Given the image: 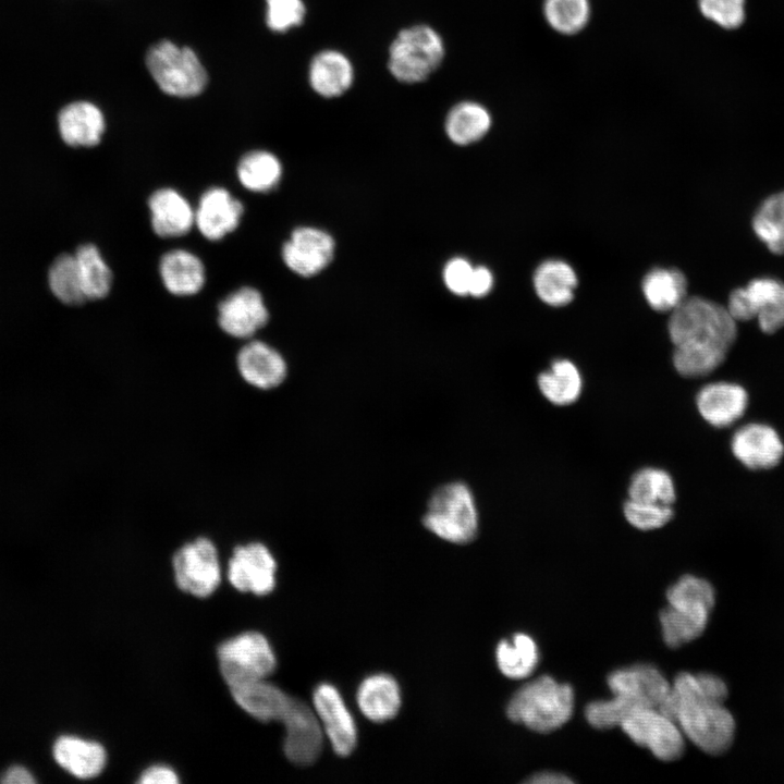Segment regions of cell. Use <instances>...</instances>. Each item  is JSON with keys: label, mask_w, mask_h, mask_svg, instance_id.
I'll list each match as a JSON object with an SVG mask.
<instances>
[{"label": "cell", "mask_w": 784, "mask_h": 784, "mask_svg": "<svg viewBox=\"0 0 784 784\" xmlns=\"http://www.w3.org/2000/svg\"><path fill=\"white\" fill-rule=\"evenodd\" d=\"M151 226L161 237L185 235L195 224V211L186 198L173 188H160L148 200Z\"/></svg>", "instance_id": "603a6c76"}, {"label": "cell", "mask_w": 784, "mask_h": 784, "mask_svg": "<svg viewBox=\"0 0 784 784\" xmlns=\"http://www.w3.org/2000/svg\"><path fill=\"white\" fill-rule=\"evenodd\" d=\"M218 322L223 332L237 339H248L269 320L261 294L244 286L228 295L218 306Z\"/></svg>", "instance_id": "e0dca14e"}, {"label": "cell", "mask_w": 784, "mask_h": 784, "mask_svg": "<svg viewBox=\"0 0 784 784\" xmlns=\"http://www.w3.org/2000/svg\"><path fill=\"white\" fill-rule=\"evenodd\" d=\"M756 235L774 254H784V192L768 197L752 219Z\"/></svg>", "instance_id": "74e56055"}, {"label": "cell", "mask_w": 784, "mask_h": 784, "mask_svg": "<svg viewBox=\"0 0 784 784\" xmlns=\"http://www.w3.org/2000/svg\"><path fill=\"white\" fill-rule=\"evenodd\" d=\"M725 682L712 673H678L662 706L684 736L709 755H721L733 743L735 720L724 706Z\"/></svg>", "instance_id": "7a4b0ae2"}, {"label": "cell", "mask_w": 784, "mask_h": 784, "mask_svg": "<svg viewBox=\"0 0 784 784\" xmlns=\"http://www.w3.org/2000/svg\"><path fill=\"white\" fill-rule=\"evenodd\" d=\"M649 305L658 311H672L687 297V281L677 269H652L642 281Z\"/></svg>", "instance_id": "d6a6232c"}, {"label": "cell", "mask_w": 784, "mask_h": 784, "mask_svg": "<svg viewBox=\"0 0 784 784\" xmlns=\"http://www.w3.org/2000/svg\"><path fill=\"white\" fill-rule=\"evenodd\" d=\"M497 665L501 673L512 679L528 677L539 663V649L534 638L516 633L501 640L495 649Z\"/></svg>", "instance_id": "f546056e"}, {"label": "cell", "mask_w": 784, "mask_h": 784, "mask_svg": "<svg viewBox=\"0 0 784 784\" xmlns=\"http://www.w3.org/2000/svg\"><path fill=\"white\" fill-rule=\"evenodd\" d=\"M179 782L176 772L162 764L147 768L138 779V783L142 784H177Z\"/></svg>", "instance_id": "ee69618b"}, {"label": "cell", "mask_w": 784, "mask_h": 784, "mask_svg": "<svg viewBox=\"0 0 784 784\" xmlns=\"http://www.w3.org/2000/svg\"><path fill=\"white\" fill-rule=\"evenodd\" d=\"M667 605L660 611L662 637L670 648H678L705 632L715 603L709 581L684 575L666 590Z\"/></svg>", "instance_id": "3957f363"}, {"label": "cell", "mask_w": 784, "mask_h": 784, "mask_svg": "<svg viewBox=\"0 0 784 784\" xmlns=\"http://www.w3.org/2000/svg\"><path fill=\"white\" fill-rule=\"evenodd\" d=\"M736 321L757 319L760 329L773 333L784 327V283L759 278L734 290L726 306Z\"/></svg>", "instance_id": "30bf717a"}, {"label": "cell", "mask_w": 784, "mask_h": 784, "mask_svg": "<svg viewBox=\"0 0 784 784\" xmlns=\"http://www.w3.org/2000/svg\"><path fill=\"white\" fill-rule=\"evenodd\" d=\"M314 710L338 756H350L357 744V727L342 695L331 684H319L313 695Z\"/></svg>", "instance_id": "9a60e30c"}, {"label": "cell", "mask_w": 784, "mask_h": 784, "mask_svg": "<svg viewBox=\"0 0 784 784\" xmlns=\"http://www.w3.org/2000/svg\"><path fill=\"white\" fill-rule=\"evenodd\" d=\"M607 683L613 694L608 702L621 722L634 710L660 709L671 690V683L650 663L616 669L609 674Z\"/></svg>", "instance_id": "ba28073f"}, {"label": "cell", "mask_w": 784, "mask_h": 784, "mask_svg": "<svg viewBox=\"0 0 784 784\" xmlns=\"http://www.w3.org/2000/svg\"><path fill=\"white\" fill-rule=\"evenodd\" d=\"M543 15L555 32L574 35L587 25L590 3L589 0H544Z\"/></svg>", "instance_id": "f35d334b"}, {"label": "cell", "mask_w": 784, "mask_h": 784, "mask_svg": "<svg viewBox=\"0 0 784 784\" xmlns=\"http://www.w3.org/2000/svg\"><path fill=\"white\" fill-rule=\"evenodd\" d=\"M241 184L252 192L265 193L273 189L282 176L280 160L266 150H254L244 155L237 164Z\"/></svg>", "instance_id": "836d02e7"}, {"label": "cell", "mask_w": 784, "mask_h": 784, "mask_svg": "<svg viewBox=\"0 0 784 784\" xmlns=\"http://www.w3.org/2000/svg\"><path fill=\"white\" fill-rule=\"evenodd\" d=\"M574 690L550 675H541L523 685L510 699L507 718L537 733H551L571 719Z\"/></svg>", "instance_id": "277c9868"}, {"label": "cell", "mask_w": 784, "mask_h": 784, "mask_svg": "<svg viewBox=\"0 0 784 784\" xmlns=\"http://www.w3.org/2000/svg\"><path fill=\"white\" fill-rule=\"evenodd\" d=\"M275 572L277 562L270 550L261 542H250L234 548L228 578L241 592L264 596L273 590Z\"/></svg>", "instance_id": "5bb4252c"}, {"label": "cell", "mask_w": 784, "mask_h": 784, "mask_svg": "<svg viewBox=\"0 0 784 784\" xmlns=\"http://www.w3.org/2000/svg\"><path fill=\"white\" fill-rule=\"evenodd\" d=\"M474 267L462 257L450 259L443 269V281L448 290L458 296L468 295Z\"/></svg>", "instance_id": "7bdbcfd3"}, {"label": "cell", "mask_w": 784, "mask_h": 784, "mask_svg": "<svg viewBox=\"0 0 784 784\" xmlns=\"http://www.w3.org/2000/svg\"><path fill=\"white\" fill-rule=\"evenodd\" d=\"M620 727L638 746L647 748L662 761L679 759L685 750V736L678 724L658 708L632 711Z\"/></svg>", "instance_id": "8fae6325"}, {"label": "cell", "mask_w": 784, "mask_h": 784, "mask_svg": "<svg viewBox=\"0 0 784 784\" xmlns=\"http://www.w3.org/2000/svg\"><path fill=\"white\" fill-rule=\"evenodd\" d=\"M422 524L444 541L455 544L473 541L478 534L479 514L469 487L454 481L436 489L427 503Z\"/></svg>", "instance_id": "5b68a950"}, {"label": "cell", "mask_w": 784, "mask_h": 784, "mask_svg": "<svg viewBox=\"0 0 784 784\" xmlns=\"http://www.w3.org/2000/svg\"><path fill=\"white\" fill-rule=\"evenodd\" d=\"M696 405L707 422L713 427L724 428L744 415L748 405V395L738 384L712 382L698 391Z\"/></svg>", "instance_id": "44dd1931"}, {"label": "cell", "mask_w": 784, "mask_h": 784, "mask_svg": "<svg viewBox=\"0 0 784 784\" xmlns=\"http://www.w3.org/2000/svg\"><path fill=\"white\" fill-rule=\"evenodd\" d=\"M491 115L480 103L462 101L449 111L445 132L451 142L466 146L481 139L490 130Z\"/></svg>", "instance_id": "1f68e13d"}, {"label": "cell", "mask_w": 784, "mask_h": 784, "mask_svg": "<svg viewBox=\"0 0 784 784\" xmlns=\"http://www.w3.org/2000/svg\"><path fill=\"white\" fill-rule=\"evenodd\" d=\"M577 278L569 265L562 260H546L534 274V285L541 301L551 306L568 304L574 296Z\"/></svg>", "instance_id": "4dcf8cb0"}, {"label": "cell", "mask_w": 784, "mask_h": 784, "mask_svg": "<svg viewBox=\"0 0 784 784\" xmlns=\"http://www.w3.org/2000/svg\"><path fill=\"white\" fill-rule=\"evenodd\" d=\"M236 366L243 380L259 390L275 389L287 376V364L280 352L257 340L241 347Z\"/></svg>", "instance_id": "ac0fdd59"}, {"label": "cell", "mask_w": 784, "mask_h": 784, "mask_svg": "<svg viewBox=\"0 0 784 784\" xmlns=\"http://www.w3.org/2000/svg\"><path fill=\"white\" fill-rule=\"evenodd\" d=\"M51 293L63 304L76 306L86 301L75 255L61 254L48 269Z\"/></svg>", "instance_id": "d590c367"}, {"label": "cell", "mask_w": 784, "mask_h": 784, "mask_svg": "<svg viewBox=\"0 0 784 784\" xmlns=\"http://www.w3.org/2000/svg\"><path fill=\"white\" fill-rule=\"evenodd\" d=\"M281 722L285 727L283 740L285 757L297 765L313 764L321 754L324 736L315 710L293 697Z\"/></svg>", "instance_id": "4fadbf2b"}, {"label": "cell", "mask_w": 784, "mask_h": 784, "mask_svg": "<svg viewBox=\"0 0 784 784\" xmlns=\"http://www.w3.org/2000/svg\"><path fill=\"white\" fill-rule=\"evenodd\" d=\"M444 44L428 25L402 29L391 42L388 68L397 81L406 84L427 79L442 63Z\"/></svg>", "instance_id": "8992f818"}, {"label": "cell", "mask_w": 784, "mask_h": 784, "mask_svg": "<svg viewBox=\"0 0 784 784\" xmlns=\"http://www.w3.org/2000/svg\"><path fill=\"white\" fill-rule=\"evenodd\" d=\"M334 241L323 230L299 226L282 246V259L286 267L301 277H313L332 260Z\"/></svg>", "instance_id": "2e32d148"}, {"label": "cell", "mask_w": 784, "mask_h": 784, "mask_svg": "<svg viewBox=\"0 0 784 784\" xmlns=\"http://www.w3.org/2000/svg\"><path fill=\"white\" fill-rule=\"evenodd\" d=\"M234 701L260 722L281 721L293 697L266 678L230 688Z\"/></svg>", "instance_id": "7402d4cb"}, {"label": "cell", "mask_w": 784, "mask_h": 784, "mask_svg": "<svg viewBox=\"0 0 784 784\" xmlns=\"http://www.w3.org/2000/svg\"><path fill=\"white\" fill-rule=\"evenodd\" d=\"M667 331L674 345L675 370L686 378H700L724 362L736 339L737 327L726 307L687 296L671 311Z\"/></svg>", "instance_id": "6da1fadb"}, {"label": "cell", "mask_w": 784, "mask_h": 784, "mask_svg": "<svg viewBox=\"0 0 784 784\" xmlns=\"http://www.w3.org/2000/svg\"><path fill=\"white\" fill-rule=\"evenodd\" d=\"M542 395L552 404L566 406L578 400L583 391V378L577 366L568 359H555L550 369L537 379Z\"/></svg>", "instance_id": "f1b7e54d"}, {"label": "cell", "mask_w": 784, "mask_h": 784, "mask_svg": "<svg viewBox=\"0 0 784 784\" xmlns=\"http://www.w3.org/2000/svg\"><path fill=\"white\" fill-rule=\"evenodd\" d=\"M311 88L320 96L333 98L343 95L354 79V69L346 56L335 50L317 53L308 72Z\"/></svg>", "instance_id": "4316f807"}, {"label": "cell", "mask_w": 784, "mask_h": 784, "mask_svg": "<svg viewBox=\"0 0 784 784\" xmlns=\"http://www.w3.org/2000/svg\"><path fill=\"white\" fill-rule=\"evenodd\" d=\"M731 448L736 458L751 469H768L777 465L784 445L777 432L763 424H747L737 429Z\"/></svg>", "instance_id": "d6986e66"}, {"label": "cell", "mask_w": 784, "mask_h": 784, "mask_svg": "<svg viewBox=\"0 0 784 784\" xmlns=\"http://www.w3.org/2000/svg\"><path fill=\"white\" fill-rule=\"evenodd\" d=\"M243 211L242 203L229 191L212 187L199 199L195 211V224L206 238L218 241L236 229Z\"/></svg>", "instance_id": "ffe728a7"}, {"label": "cell", "mask_w": 784, "mask_h": 784, "mask_svg": "<svg viewBox=\"0 0 784 784\" xmlns=\"http://www.w3.org/2000/svg\"><path fill=\"white\" fill-rule=\"evenodd\" d=\"M629 499L672 505L676 499L671 475L664 469L645 467L634 474L628 486Z\"/></svg>", "instance_id": "8d00e7d4"}, {"label": "cell", "mask_w": 784, "mask_h": 784, "mask_svg": "<svg viewBox=\"0 0 784 784\" xmlns=\"http://www.w3.org/2000/svg\"><path fill=\"white\" fill-rule=\"evenodd\" d=\"M266 22L273 32H286L304 21L306 9L302 0H266Z\"/></svg>", "instance_id": "b9f144b4"}, {"label": "cell", "mask_w": 784, "mask_h": 784, "mask_svg": "<svg viewBox=\"0 0 784 784\" xmlns=\"http://www.w3.org/2000/svg\"><path fill=\"white\" fill-rule=\"evenodd\" d=\"M492 285L493 277L491 271L483 266L474 267L469 282L468 295H471L473 297H482L490 292Z\"/></svg>", "instance_id": "f6af8a7d"}, {"label": "cell", "mask_w": 784, "mask_h": 784, "mask_svg": "<svg viewBox=\"0 0 784 784\" xmlns=\"http://www.w3.org/2000/svg\"><path fill=\"white\" fill-rule=\"evenodd\" d=\"M626 520L639 530H653L667 524L674 511L672 505L649 503L628 499L623 506Z\"/></svg>", "instance_id": "ab89813d"}, {"label": "cell", "mask_w": 784, "mask_h": 784, "mask_svg": "<svg viewBox=\"0 0 784 784\" xmlns=\"http://www.w3.org/2000/svg\"><path fill=\"white\" fill-rule=\"evenodd\" d=\"M356 702L366 719L383 723L399 713L402 703L401 688L391 675L372 674L358 686Z\"/></svg>", "instance_id": "cb8c5ba5"}, {"label": "cell", "mask_w": 784, "mask_h": 784, "mask_svg": "<svg viewBox=\"0 0 784 784\" xmlns=\"http://www.w3.org/2000/svg\"><path fill=\"white\" fill-rule=\"evenodd\" d=\"M53 757L64 770L78 779L100 774L107 754L102 745L76 736H61L53 746Z\"/></svg>", "instance_id": "484cf974"}, {"label": "cell", "mask_w": 784, "mask_h": 784, "mask_svg": "<svg viewBox=\"0 0 784 784\" xmlns=\"http://www.w3.org/2000/svg\"><path fill=\"white\" fill-rule=\"evenodd\" d=\"M159 272L166 289L179 296L196 294L205 283L201 260L185 249L167 252L160 259Z\"/></svg>", "instance_id": "83f0119b"}, {"label": "cell", "mask_w": 784, "mask_h": 784, "mask_svg": "<svg viewBox=\"0 0 784 784\" xmlns=\"http://www.w3.org/2000/svg\"><path fill=\"white\" fill-rule=\"evenodd\" d=\"M146 64L159 88L170 96H196L208 82L206 69L196 53L169 40L159 41L149 49Z\"/></svg>", "instance_id": "52a82bcc"}, {"label": "cell", "mask_w": 784, "mask_h": 784, "mask_svg": "<svg viewBox=\"0 0 784 784\" xmlns=\"http://www.w3.org/2000/svg\"><path fill=\"white\" fill-rule=\"evenodd\" d=\"M219 667L229 688L267 678L277 667L268 639L257 632H245L221 642L217 650Z\"/></svg>", "instance_id": "9c48e42d"}, {"label": "cell", "mask_w": 784, "mask_h": 784, "mask_svg": "<svg viewBox=\"0 0 784 784\" xmlns=\"http://www.w3.org/2000/svg\"><path fill=\"white\" fill-rule=\"evenodd\" d=\"M525 782L530 784H565L574 781L563 773L543 771L532 774Z\"/></svg>", "instance_id": "7dc6e473"}, {"label": "cell", "mask_w": 784, "mask_h": 784, "mask_svg": "<svg viewBox=\"0 0 784 784\" xmlns=\"http://www.w3.org/2000/svg\"><path fill=\"white\" fill-rule=\"evenodd\" d=\"M0 782L5 784H30L35 782V779L25 768L12 767L2 774Z\"/></svg>", "instance_id": "bcb514c9"}, {"label": "cell", "mask_w": 784, "mask_h": 784, "mask_svg": "<svg viewBox=\"0 0 784 784\" xmlns=\"http://www.w3.org/2000/svg\"><path fill=\"white\" fill-rule=\"evenodd\" d=\"M172 566L177 587L198 598L215 592L221 580L218 551L208 538L182 546L172 558Z\"/></svg>", "instance_id": "7c38bea8"}, {"label": "cell", "mask_w": 784, "mask_h": 784, "mask_svg": "<svg viewBox=\"0 0 784 784\" xmlns=\"http://www.w3.org/2000/svg\"><path fill=\"white\" fill-rule=\"evenodd\" d=\"M74 255L86 299L106 297L111 289L112 272L97 246L83 244L77 247Z\"/></svg>", "instance_id": "e575fe53"}, {"label": "cell", "mask_w": 784, "mask_h": 784, "mask_svg": "<svg viewBox=\"0 0 784 784\" xmlns=\"http://www.w3.org/2000/svg\"><path fill=\"white\" fill-rule=\"evenodd\" d=\"M58 126L61 138L66 145L91 147L100 142L106 123L97 106L87 101H76L60 111Z\"/></svg>", "instance_id": "d4e9b609"}, {"label": "cell", "mask_w": 784, "mask_h": 784, "mask_svg": "<svg viewBox=\"0 0 784 784\" xmlns=\"http://www.w3.org/2000/svg\"><path fill=\"white\" fill-rule=\"evenodd\" d=\"M746 0H698L700 13L724 29H736L746 19Z\"/></svg>", "instance_id": "60d3db41"}]
</instances>
